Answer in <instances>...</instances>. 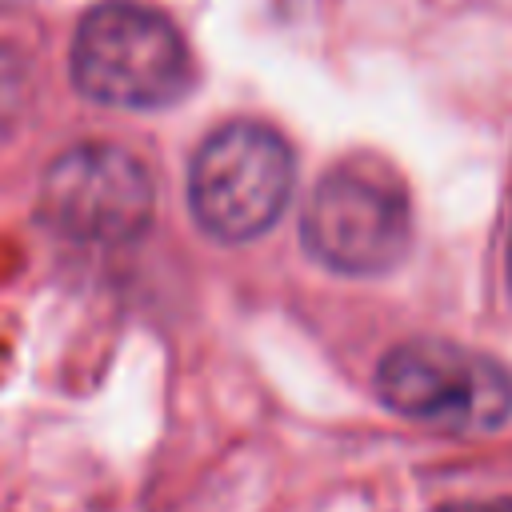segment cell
Here are the masks:
<instances>
[{"instance_id": "6da1fadb", "label": "cell", "mask_w": 512, "mask_h": 512, "mask_svg": "<svg viewBox=\"0 0 512 512\" xmlns=\"http://www.w3.org/2000/svg\"><path fill=\"white\" fill-rule=\"evenodd\" d=\"M72 84L104 108L156 112L192 88V52L180 28L144 0L92 4L68 52Z\"/></svg>"}, {"instance_id": "7a4b0ae2", "label": "cell", "mask_w": 512, "mask_h": 512, "mask_svg": "<svg viewBox=\"0 0 512 512\" xmlns=\"http://www.w3.org/2000/svg\"><path fill=\"white\" fill-rule=\"evenodd\" d=\"M300 240L336 276H384L412 248V204L392 164L348 156L332 164L300 216Z\"/></svg>"}, {"instance_id": "3957f363", "label": "cell", "mask_w": 512, "mask_h": 512, "mask_svg": "<svg viewBox=\"0 0 512 512\" xmlns=\"http://www.w3.org/2000/svg\"><path fill=\"white\" fill-rule=\"evenodd\" d=\"M296 160L288 140L260 120H228L208 132L188 164V208L220 244L264 236L288 208Z\"/></svg>"}, {"instance_id": "277c9868", "label": "cell", "mask_w": 512, "mask_h": 512, "mask_svg": "<svg viewBox=\"0 0 512 512\" xmlns=\"http://www.w3.org/2000/svg\"><path fill=\"white\" fill-rule=\"evenodd\" d=\"M380 400L440 432H492L512 420V372L456 340L416 336L376 364Z\"/></svg>"}, {"instance_id": "5b68a950", "label": "cell", "mask_w": 512, "mask_h": 512, "mask_svg": "<svg viewBox=\"0 0 512 512\" xmlns=\"http://www.w3.org/2000/svg\"><path fill=\"white\" fill-rule=\"evenodd\" d=\"M36 212L44 228L72 244L116 248L148 232L156 184L148 164L124 144L84 140L48 164Z\"/></svg>"}, {"instance_id": "8992f818", "label": "cell", "mask_w": 512, "mask_h": 512, "mask_svg": "<svg viewBox=\"0 0 512 512\" xmlns=\"http://www.w3.org/2000/svg\"><path fill=\"white\" fill-rule=\"evenodd\" d=\"M24 104H28V68L20 52L0 44V132L20 120Z\"/></svg>"}, {"instance_id": "52a82bcc", "label": "cell", "mask_w": 512, "mask_h": 512, "mask_svg": "<svg viewBox=\"0 0 512 512\" xmlns=\"http://www.w3.org/2000/svg\"><path fill=\"white\" fill-rule=\"evenodd\" d=\"M508 284H512V236H508Z\"/></svg>"}, {"instance_id": "ba28073f", "label": "cell", "mask_w": 512, "mask_h": 512, "mask_svg": "<svg viewBox=\"0 0 512 512\" xmlns=\"http://www.w3.org/2000/svg\"><path fill=\"white\" fill-rule=\"evenodd\" d=\"M16 4H20V0H0V12H4V8H16Z\"/></svg>"}]
</instances>
